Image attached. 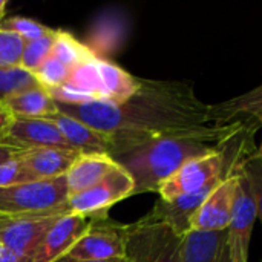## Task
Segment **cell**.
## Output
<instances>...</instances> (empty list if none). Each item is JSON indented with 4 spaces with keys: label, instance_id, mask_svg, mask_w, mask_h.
<instances>
[{
    "label": "cell",
    "instance_id": "obj_28",
    "mask_svg": "<svg viewBox=\"0 0 262 262\" xmlns=\"http://www.w3.org/2000/svg\"><path fill=\"white\" fill-rule=\"evenodd\" d=\"M0 262H29L23 258H20L17 253H14L9 247H6L0 241Z\"/></svg>",
    "mask_w": 262,
    "mask_h": 262
},
{
    "label": "cell",
    "instance_id": "obj_34",
    "mask_svg": "<svg viewBox=\"0 0 262 262\" xmlns=\"http://www.w3.org/2000/svg\"><path fill=\"white\" fill-rule=\"evenodd\" d=\"M256 157H259V158H262V141H261V144H259V147L256 149V154H255Z\"/></svg>",
    "mask_w": 262,
    "mask_h": 262
},
{
    "label": "cell",
    "instance_id": "obj_20",
    "mask_svg": "<svg viewBox=\"0 0 262 262\" xmlns=\"http://www.w3.org/2000/svg\"><path fill=\"white\" fill-rule=\"evenodd\" d=\"M51 55L57 58L58 61H61L71 71L98 57L92 49H89L86 45L78 41L72 34L66 31H60V29H57Z\"/></svg>",
    "mask_w": 262,
    "mask_h": 262
},
{
    "label": "cell",
    "instance_id": "obj_18",
    "mask_svg": "<svg viewBox=\"0 0 262 262\" xmlns=\"http://www.w3.org/2000/svg\"><path fill=\"white\" fill-rule=\"evenodd\" d=\"M3 104L15 118H49L58 111L48 89L41 86L14 94L6 98Z\"/></svg>",
    "mask_w": 262,
    "mask_h": 262
},
{
    "label": "cell",
    "instance_id": "obj_31",
    "mask_svg": "<svg viewBox=\"0 0 262 262\" xmlns=\"http://www.w3.org/2000/svg\"><path fill=\"white\" fill-rule=\"evenodd\" d=\"M6 6H8V2L6 0H0V23L3 21V15H5Z\"/></svg>",
    "mask_w": 262,
    "mask_h": 262
},
{
    "label": "cell",
    "instance_id": "obj_25",
    "mask_svg": "<svg viewBox=\"0 0 262 262\" xmlns=\"http://www.w3.org/2000/svg\"><path fill=\"white\" fill-rule=\"evenodd\" d=\"M25 49V40L17 34L0 29V68L12 69L20 68L21 55Z\"/></svg>",
    "mask_w": 262,
    "mask_h": 262
},
{
    "label": "cell",
    "instance_id": "obj_13",
    "mask_svg": "<svg viewBox=\"0 0 262 262\" xmlns=\"http://www.w3.org/2000/svg\"><path fill=\"white\" fill-rule=\"evenodd\" d=\"M224 180L215 181V183L209 184L207 187H204V189H201V190H198L195 193H189V195H184V196H180V198H175V200H170V201L158 198L157 203L154 204L152 210L144 218L149 220V221L167 224L177 233L186 236L190 232V221H192L193 215L196 213V210L201 207V204L207 200V196Z\"/></svg>",
    "mask_w": 262,
    "mask_h": 262
},
{
    "label": "cell",
    "instance_id": "obj_22",
    "mask_svg": "<svg viewBox=\"0 0 262 262\" xmlns=\"http://www.w3.org/2000/svg\"><path fill=\"white\" fill-rule=\"evenodd\" d=\"M34 86H40V84L35 81L34 75L25 71L23 68H12V69L0 68V103H3L11 95Z\"/></svg>",
    "mask_w": 262,
    "mask_h": 262
},
{
    "label": "cell",
    "instance_id": "obj_19",
    "mask_svg": "<svg viewBox=\"0 0 262 262\" xmlns=\"http://www.w3.org/2000/svg\"><path fill=\"white\" fill-rule=\"evenodd\" d=\"M224 232H189L183 241L181 262H220L226 246Z\"/></svg>",
    "mask_w": 262,
    "mask_h": 262
},
{
    "label": "cell",
    "instance_id": "obj_23",
    "mask_svg": "<svg viewBox=\"0 0 262 262\" xmlns=\"http://www.w3.org/2000/svg\"><path fill=\"white\" fill-rule=\"evenodd\" d=\"M71 72L72 71L69 68H66L61 61H58L57 58L51 55L32 72V75L41 88L51 91V89L63 86L68 81Z\"/></svg>",
    "mask_w": 262,
    "mask_h": 262
},
{
    "label": "cell",
    "instance_id": "obj_9",
    "mask_svg": "<svg viewBox=\"0 0 262 262\" xmlns=\"http://www.w3.org/2000/svg\"><path fill=\"white\" fill-rule=\"evenodd\" d=\"M0 144L18 150L57 147L72 149L63 138L57 126L46 118H12L9 126L0 134ZM74 150V149H72Z\"/></svg>",
    "mask_w": 262,
    "mask_h": 262
},
{
    "label": "cell",
    "instance_id": "obj_24",
    "mask_svg": "<svg viewBox=\"0 0 262 262\" xmlns=\"http://www.w3.org/2000/svg\"><path fill=\"white\" fill-rule=\"evenodd\" d=\"M0 29H5V31H9V32H14L17 34L20 38L26 41H32V40H37L43 35H48L51 34L54 29L45 26L43 23L37 21V20H32V18H28V17H11V18H6L0 23Z\"/></svg>",
    "mask_w": 262,
    "mask_h": 262
},
{
    "label": "cell",
    "instance_id": "obj_3",
    "mask_svg": "<svg viewBox=\"0 0 262 262\" xmlns=\"http://www.w3.org/2000/svg\"><path fill=\"white\" fill-rule=\"evenodd\" d=\"M66 177L0 187V218L69 213Z\"/></svg>",
    "mask_w": 262,
    "mask_h": 262
},
{
    "label": "cell",
    "instance_id": "obj_12",
    "mask_svg": "<svg viewBox=\"0 0 262 262\" xmlns=\"http://www.w3.org/2000/svg\"><path fill=\"white\" fill-rule=\"evenodd\" d=\"M209 121L218 126L241 124L255 135L262 129V84L243 95L209 104Z\"/></svg>",
    "mask_w": 262,
    "mask_h": 262
},
{
    "label": "cell",
    "instance_id": "obj_29",
    "mask_svg": "<svg viewBox=\"0 0 262 262\" xmlns=\"http://www.w3.org/2000/svg\"><path fill=\"white\" fill-rule=\"evenodd\" d=\"M21 152H25V150H18L15 147L2 146L0 144V166L5 164V163H8V161H11V160H14V158H17Z\"/></svg>",
    "mask_w": 262,
    "mask_h": 262
},
{
    "label": "cell",
    "instance_id": "obj_1",
    "mask_svg": "<svg viewBox=\"0 0 262 262\" xmlns=\"http://www.w3.org/2000/svg\"><path fill=\"white\" fill-rule=\"evenodd\" d=\"M57 109L104 134L111 141V157L212 124L209 104L198 98L192 83L178 80L140 78L137 92L123 103H57Z\"/></svg>",
    "mask_w": 262,
    "mask_h": 262
},
{
    "label": "cell",
    "instance_id": "obj_6",
    "mask_svg": "<svg viewBox=\"0 0 262 262\" xmlns=\"http://www.w3.org/2000/svg\"><path fill=\"white\" fill-rule=\"evenodd\" d=\"M134 189L135 184L132 177L118 164V167L112 170L103 181L69 198L68 210L88 218L107 216V210L114 204L134 196Z\"/></svg>",
    "mask_w": 262,
    "mask_h": 262
},
{
    "label": "cell",
    "instance_id": "obj_21",
    "mask_svg": "<svg viewBox=\"0 0 262 262\" xmlns=\"http://www.w3.org/2000/svg\"><path fill=\"white\" fill-rule=\"evenodd\" d=\"M55 34H57V29H54L51 34L43 35L37 40L26 41L23 55H21V61H20V68H23L25 71L32 74L46 58H49L52 54Z\"/></svg>",
    "mask_w": 262,
    "mask_h": 262
},
{
    "label": "cell",
    "instance_id": "obj_30",
    "mask_svg": "<svg viewBox=\"0 0 262 262\" xmlns=\"http://www.w3.org/2000/svg\"><path fill=\"white\" fill-rule=\"evenodd\" d=\"M12 114L5 107V104L3 103H0V134L9 126V123L12 121Z\"/></svg>",
    "mask_w": 262,
    "mask_h": 262
},
{
    "label": "cell",
    "instance_id": "obj_10",
    "mask_svg": "<svg viewBox=\"0 0 262 262\" xmlns=\"http://www.w3.org/2000/svg\"><path fill=\"white\" fill-rule=\"evenodd\" d=\"M243 166L236 169L230 177H227L201 204V207L196 210V213L193 215L190 221V232L227 230L230 220H232L235 195H236V187H238V177H239V170L243 169Z\"/></svg>",
    "mask_w": 262,
    "mask_h": 262
},
{
    "label": "cell",
    "instance_id": "obj_17",
    "mask_svg": "<svg viewBox=\"0 0 262 262\" xmlns=\"http://www.w3.org/2000/svg\"><path fill=\"white\" fill-rule=\"evenodd\" d=\"M95 66L100 77L101 101L123 103L137 92L140 78L134 77L121 66L100 57L95 58Z\"/></svg>",
    "mask_w": 262,
    "mask_h": 262
},
{
    "label": "cell",
    "instance_id": "obj_7",
    "mask_svg": "<svg viewBox=\"0 0 262 262\" xmlns=\"http://www.w3.org/2000/svg\"><path fill=\"white\" fill-rule=\"evenodd\" d=\"M244 166L239 170L232 220L227 227L226 247H227L230 262H249L252 232L258 220L255 198H253Z\"/></svg>",
    "mask_w": 262,
    "mask_h": 262
},
{
    "label": "cell",
    "instance_id": "obj_4",
    "mask_svg": "<svg viewBox=\"0 0 262 262\" xmlns=\"http://www.w3.org/2000/svg\"><path fill=\"white\" fill-rule=\"evenodd\" d=\"M184 236L163 223L144 216L129 224L126 258L129 262H181Z\"/></svg>",
    "mask_w": 262,
    "mask_h": 262
},
{
    "label": "cell",
    "instance_id": "obj_11",
    "mask_svg": "<svg viewBox=\"0 0 262 262\" xmlns=\"http://www.w3.org/2000/svg\"><path fill=\"white\" fill-rule=\"evenodd\" d=\"M72 149L43 147L21 152L17 160L20 164L21 183L48 181L66 177L74 161L80 157Z\"/></svg>",
    "mask_w": 262,
    "mask_h": 262
},
{
    "label": "cell",
    "instance_id": "obj_16",
    "mask_svg": "<svg viewBox=\"0 0 262 262\" xmlns=\"http://www.w3.org/2000/svg\"><path fill=\"white\" fill-rule=\"evenodd\" d=\"M117 167L118 163L111 155H104V154L80 155L66 173L68 196L72 198L94 187Z\"/></svg>",
    "mask_w": 262,
    "mask_h": 262
},
{
    "label": "cell",
    "instance_id": "obj_2",
    "mask_svg": "<svg viewBox=\"0 0 262 262\" xmlns=\"http://www.w3.org/2000/svg\"><path fill=\"white\" fill-rule=\"evenodd\" d=\"M241 129V124H209L200 130L154 140L112 158L132 177L134 195L158 192L186 163L221 150Z\"/></svg>",
    "mask_w": 262,
    "mask_h": 262
},
{
    "label": "cell",
    "instance_id": "obj_15",
    "mask_svg": "<svg viewBox=\"0 0 262 262\" xmlns=\"http://www.w3.org/2000/svg\"><path fill=\"white\" fill-rule=\"evenodd\" d=\"M46 120H51L57 126V129L60 130L63 138L68 141V144L78 154L81 155H88V154L109 155L111 154L109 138L104 134L84 124L83 121L71 115H66L60 111H57L54 115H51Z\"/></svg>",
    "mask_w": 262,
    "mask_h": 262
},
{
    "label": "cell",
    "instance_id": "obj_27",
    "mask_svg": "<svg viewBox=\"0 0 262 262\" xmlns=\"http://www.w3.org/2000/svg\"><path fill=\"white\" fill-rule=\"evenodd\" d=\"M14 184H23L21 173H20V164H18L17 158L0 166V187H8V186H14Z\"/></svg>",
    "mask_w": 262,
    "mask_h": 262
},
{
    "label": "cell",
    "instance_id": "obj_33",
    "mask_svg": "<svg viewBox=\"0 0 262 262\" xmlns=\"http://www.w3.org/2000/svg\"><path fill=\"white\" fill-rule=\"evenodd\" d=\"M78 262H129L127 258H115V259H107V261H78Z\"/></svg>",
    "mask_w": 262,
    "mask_h": 262
},
{
    "label": "cell",
    "instance_id": "obj_26",
    "mask_svg": "<svg viewBox=\"0 0 262 262\" xmlns=\"http://www.w3.org/2000/svg\"><path fill=\"white\" fill-rule=\"evenodd\" d=\"M246 175L249 178L250 183V189L255 198V204H256V212H258V218L262 224V158L252 155L247 161H246Z\"/></svg>",
    "mask_w": 262,
    "mask_h": 262
},
{
    "label": "cell",
    "instance_id": "obj_5",
    "mask_svg": "<svg viewBox=\"0 0 262 262\" xmlns=\"http://www.w3.org/2000/svg\"><path fill=\"white\" fill-rule=\"evenodd\" d=\"M127 232L129 224L114 223L107 216L91 218L88 232L57 262L107 261L126 258Z\"/></svg>",
    "mask_w": 262,
    "mask_h": 262
},
{
    "label": "cell",
    "instance_id": "obj_14",
    "mask_svg": "<svg viewBox=\"0 0 262 262\" xmlns=\"http://www.w3.org/2000/svg\"><path fill=\"white\" fill-rule=\"evenodd\" d=\"M89 226L91 218L88 216L72 212L61 215L46 233L35 256L32 258V262L60 261L88 232Z\"/></svg>",
    "mask_w": 262,
    "mask_h": 262
},
{
    "label": "cell",
    "instance_id": "obj_8",
    "mask_svg": "<svg viewBox=\"0 0 262 262\" xmlns=\"http://www.w3.org/2000/svg\"><path fill=\"white\" fill-rule=\"evenodd\" d=\"M61 215L64 213L0 218V241L20 258L32 262L46 233Z\"/></svg>",
    "mask_w": 262,
    "mask_h": 262
},
{
    "label": "cell",
    "instance_id": "obj_32",
    "mask_svg": "<svg viewBox=\"0 0 262 262\" xmlns=\"http://www.w3.org/2000/svg\"><path fill=\"white\" fill-rule=\"evenodd\" d=\"M220 262H230V258H229V253H227V247L224 246L223 249V253H221V259Z\"/></svg>",
    "mask_w": 262,
    "mask_h": 262
}]
</instances>
